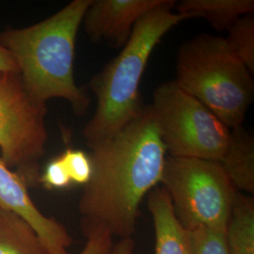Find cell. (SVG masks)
I'll use <instances>...</instances> for the list:
<instances>
[{
    "label": "cell",
    "instance_id": "obj_1",
    "mask_svg": "<svg viewBox=\"0 0 254 254\" xmlns=\"http://www.w3.org/2000/svg\"><path fill=\"white\" fill-rule=\"evenodd\" d=\"M167 155L150 105L91 149L92 173L78 206L84 233L102 228L121 239L132 238L140 203L160 184Z\"/></svg>",
    "mask_w": 254,
    "mask_h": 254
},
{
    "label": "cell",
    "instance_id": "obj_2",
    "mask_svg": "<svg viewBox=\"0 0 254 254\" xmlns=\"http://www.w3.org/2000/svg\"><path fill=\"white\" fill-rule=\"evenodd\" d=\"M92 0H73L53 15L28 27L0 32L28 94L43 104L67 101L77 115L90 107L87 92L73 74L76 37Z\"/></svg>",
    "mask_w": 254,
    "mask_h": 254
},
{
    "label": "cell",
    "instance_id": "obj_3",
    "mask_svg": "<svg viewBox=\"0 0 254 254\" xmlns=\"http://www.w3.org/2000/svg\"><path fill=\"white\" fill-rule=\"evenodd\" d=\"M175 5L174 0H164L145 14L136 23L118 56L91 77L90 89L96 98V109L83 129L91 150L115 136L144 107L139 86L148 61L162 38L187 20L174 11Z\"/></svg>",
    "mask_w": 254,
    "mask_h": 254
},
{
    "label": "cell",
    "instance_id": "obj_4",
    "mask_svg": "<svg viewBox=\"0 0 254 254\" xmlns=\"http://www.w3.org/2000/svg\"><path fill=\"white\" fill-rule=\"evenodd\" d=\"M173 81L230 129L243 126L254 102L253 73L233 53L224 38L208 33L182 44Z\"/></svg>",
    "mask_w": 254,
    "mask_h": 254
},
{
    "label": "cell",
    "instance_id": "obj_5",
    "mask_svg": "<svg viewBox=\"0 0 254 254\" xmlns=\"http://www.w3.org/2000/svg\"><path fill=\"white\" fill-rule=\"evenodd\" d=\"M160 184L184 229L226 232L237 190L219 162L167 155Z\"/></svg>",
    "mask_w": 254,
    "mask_h": 254
},
{
    "label": "cell",
    "instance_id": "obj_6",
    "mask_svg": "<svg viewBox=\"0 0 254 254\" xmlns=\"http://www.w3.org/2000/svg\"><path fill=\"white\" fill-rule=\"evenodd\" d=\"M150 106L168 155L221 161L231 129L200 101L173 80L154 90Z\"/></svg>",
    "mask_w": 254,
    "mask_h": 254
},
{
    "label": "cell",
    "instance_id": "obj_7",
    "mask_svg": "<svg viewBox=\"0 0 254 254\" xmlns=\"http://www.w3.org/2000/svg\"><path fill=\"white\" fill-rule=\"evenodd\" d=\"M46 104L30 97L17 73H0V156L24 180L39 182L46 154Z\"/></svg>",
    "mask_w": 254,
    "mask_h": 254
},
{
    "label": "cell",
    "instance_id": "obj_8",
    "mask_svg": "<svg viewBox=\"0 0 254 254\" xmlns=\"http://www.w3.org/2000/svg\"><path fill=\"white\" fill-rule=\"evenodd\" d=\"M0 209L15 214L32 228L49 254H69L72 237L56 218L44 215L31 200L27 182L0 156Z\"/></svg>",
    "mask_w": 254,
    "mask_h": 254
},
{
    "label": "cell",
    "instance_id": "obj_9",
    "mask_svg": "<svg viewBox=\"0 0 254 254\" xmlns=\"http://www.w3.org/2000/svg\"><path fill=\"white\" fill-rule=\"evenodd\" d=\"M164 0H92L82 25L92 43L123 47L136 23Z\"/></svg>",
    "mask_w": 254,
    "mask_h": 254
},
{
    "label": "cell",
    "instance_id": "obj_10",
    "mask_svg": "<svg viewBox=\"0 0 254 254\" xmlns=\"http://www.w3.org/2000/svg\"><path fill=\"white\" fill-rule=\"evenodd\" d=\"M148 208L154 221L155 254H190V233L177 221L162 187L149 193Z\"/></svg>",
    "mask_w": 254,
    "mask_h": 254
},
{
    "label": "cell",
    "instance_id": "obj_11",
    "mask_svg": "<svg viewBox=\"0 0 254 254\" xmlns=\"http://www.w3.org/2000/svg\"><path fill=\"white\" fill-rule=\"evenodd\" d=\"M221 164L236 190L254 192V138L242 127L231 129Z\"/></svg>",
    "mask_w": 254,
    "mask_h": 254
},
{
    "label": "cell",
    "instance_id": "obj_12",
    "mask_svg": "<svg viewBox=\"0 0 254 254\" xmlns=\"http://www.w3.org/2000/svg\"><path fill=\"white\" fill-rule=\"evenodd\" d=\"M187 20L202 18L217 31H228L238 19L254 14V0H183L175 5Z\"/></svg>",
    "mask_w": 254,
    "mask_h": 254
},
{
    "label": "cell",
    "instance_id": "obj_13",
    "mask_svg": "<svg viewBox=\"0 0 254 254\" xmlns=\"http://www.w3.org/2000/svg\"><path fill=\"white\" fill-rule=\"evenodd\" d=\"M229 254H254V200L236 191L225 232Z\"/></svg>",
    "mask_w": 254,
    "mask_h": 254
},
{
    "label": "cell",
    "instance_id": "obj_14",
    "mask_svg": "<svg viewBox=\"0 0 254 254\" xmlns=\"http://www.w3.org/2000/svg\"><path fill=\"white\" fill-rule=\"evenodd\" d=\"M0 254H49L35 231L22 218L0 209Z\"/></svg>",
    "mask_w": 254,
    "mask_h": 254
},
{
    "label": "cell",
    "instance_id": "obj_15",
    "mask_svg": "<svg viewBox=\"0 0 254 254\" xmlns=\"http://www.w3.org/2000/svg\"><path fill=\"white\" fill-rule=\"evenodd\" d=\"M233 53L254 73V16L245 15L238 19L228 30L225 39Z\"/></svg>",
    "mask_w": 254,
    "mask_h": 254
},
{
    "label": "cell",
    "instance_id": "obj_16",
    "mask_svg": "<svg viewBox=\"0 0 254 254\" xmlns=\"http://www.w3.org/2000/svg\"><path fill=\"white\" fill-rule=\"evenodd\" d=\"M189 233L190 254H229L225 233L206 228Z\"/></svg>",
    "mask_w": 254,
    "mask_h": 254
},
{
    "label": "cell",
    "instance_id": "obj_17",
    "mask_svg": "<svg viewBox=\"0 0 254 254\" xmlns=\"http://www.w3.org/2000/svg\"><path fill=\"white\" fill-rule=\"evenodd\" d=\"M64 165L68 171L73 184L86 186L91 177L92 167L91 158L80 150L68 148L62 155Z\"/></svg>",
    "mask_w": 254,
    "mask_h": 254
},
{
    "label": "cell",
    "instance_id": "obj_18",
    "mask_svg": "<svg viewBox=\"0 0 254 254\" xmlns=\"http://www.w3.org/2000/svg\"><path fill=\"white\" fill-rule=\"evenodd\" d=\"M39 182L49 190H64L73 183L61 156L46 165L45 172L40 175Z\"/></svg>",
    "mask_w": 254,
    "mask_h": 254
},
{
    "label": "cell",
    "instance_id": "obj_19",
    "mask_svg": "<svg viewBox=\"0 0 254 254\" xmlns=\"http://www.w3.org/2000/svg\"><path fill=\"white\" fill-rule=\"evenodd\" d=\"M87 243L80 254H110L113 247V236L102 228L85 232Z\"/></svg>",
    "mask_w": 254,
    "mask_h": 254
},
{
    "label": "cell",
    "instance_id": "obj_20",
    "mask_svg": "<svg viewBox=\"0 0 254 254\" xmlns=\"http://www.w3.org/2000/svg\"><path fill=\"white\" fill-rule=\"evenodd\" d=\"M0 73H17L18 68L9 51L0 44Z\"/></svg>",
    "mask_w": 254,
    "mask_h": 254
},
{
    "label": "cell",
    "instance_id": "obj_21",
    "mask_svg": "<svg viewBox=\"0 0 254 254\" xmlns=\"http://www.w3.org/2000/svg\"><path fill=\"white\" fill-rule=\"evenodd\" d=\"M110 254H136L135 243L132 238L120 239L118 243L112 247Z\"/></svg>",
    "mask_w": 254,
    "mask_h": 254
}]
</instances>
